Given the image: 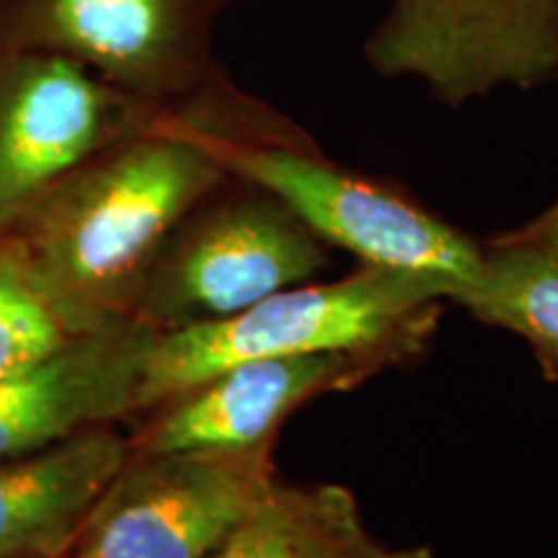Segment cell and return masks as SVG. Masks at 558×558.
<instances>
[{
  "label": "cell",
  "mask_w": 558,
  "mask_h": 558,
  "mask_svg": "<svg viewBox=\"0 0 558 558\" xmlns=\"http://www.w3.org/2000/svg\"><path fill=\"white\" fill-rule=\"evenodd\" d=\"M228 181L190 120L160 117L75 169L0 239L78 331L132 316L158 251Z\"/></svg>",
  "instance_id": "obj_1"
},
{
  "label": "cell",
  "mask_w": 558,
  "mask_h": 558,
  "mask_svg": "<svg viewBox=\"0 0 558 558\" xmlns=\"http://www.w3.org/2000/svg\"><path fill=\"white\" fill-rule=\"evenodd\" d=\"M450 284L429 275L365 267L326 284H292L215 324L158 331L137 393V414L259 357L390 349L411 354L427 337Z\"/></svg>",
  "instance_id": "obj_2"
},
{
  "label": "cell",
  "mask_w": 558,
  "mask_h": 558,
  "mask_svg": "<svg viewBox=\"0 0 558 558\" xmlns=\"http://www.w3.org/2000/svg\"><path fill=\"white\" fill-rule=\"evenodd\" d=\"M228 179L271 194L326 246L365 267L429 275L450 284V300L476 277L481 246L416 202L331 163L298 130L254 122L243 130L190 120Z\"/></svg>",
  "instance_id": "obj_3"
},
{
  "label": "cell",
  "mask_w": 558,
  "mask_h": 558,
  "mask_svg": "<svg viewBox=\"0 0 558 558\" xmlns=\"http://www.w3.org/2000/svg\"><path fill=\"white\" fill-rule=\"evenodd\" d=\"M239 186L222 199L207 197L179 222L132 316L156 331L215 324L329 267V246L282 202Z\"/></svg>",
  "instance_id": "obj_4"
},
{
  "label": "cell",
  "mask_w": 558,
  "mask_h": 558,
  "mask_svg": "<svg viewBox=\"0 0 558 558\" xmlns=\"http://www.w3.org/2000/svg\"><path fill=\"white\" fill-rule=\"evenodd\" d=\"M275 442L251 450L130 452L73 558H209L277 486Z\"/></svg>",
  "instance_id": "obj_5"
},
{
  "label": "cell",
  "mask_w": 558,
  "mask_h": 558,
  "mask_svg": "<svg viewBox=\"0 0 558 558\" xmlns=\"http://www.w3.org/2000/svg\"><path fill=\"white\" fill-rule=\"evenodd\" d=\"M375 73L418 78L448 107L558 78V0H390L365 45Z\"/></svg>",
  "instance_id": "obj_6"
},
{
  "label": "cell",
  "mask_w": 558,
  "mask_h": 558,
  "mask_svg": "<svg viewBox=\"0 0 558 558\" xmlns=\"http://www.w3.org/2000/svg\"><path fill=\"white\" fill-rule=\"evenodd\" d=\"M160 120L68 58H21L0 73V233L41 194Z\"/></svg>",
  "instance_id": "obj_7"
},
{
  "label": "cell",
  "mask_w": 558,
  "mask_h": 558,
  "mask_svg": "<svg viewBox=\"0 0 558 558\" xmlns=\"http://www.w3.org/2000/svg\"><path fill=\"white\" fill-rule=\"evenodd\" d=\"M401 357L407 354L390 349H352L239 362L150 409L156 416L130 439L132 450H251L271 445L300 407L354 388Z\"/></svg>",
  "instance_id": "obj_8"
},
{
  "label": "cell",
  "mask_w": 558,
  "mask_h": 558,
  "mask_svg": "<svg viewBox=\"0 0 558 558\" xmlns=\"http://www.w3.org/2000/svg\"><path fill=\"white\" fill-rule=\"evenodd\" d=\"M156 339L137 316L111 318L0 378V460L137 414Z\"/></svg>",
  "instance_id": "obj_9"
},
{
  "label": "cell",
  "mask_w": 558,
  "mask_h": 558,
  "mask_svg": "<svg viewBox=\"0 0 558 558\" xmlns=\"http://www.w3.org/2000/svg\"><path fill=\"white\" fill-rule=\"evenodd\" d=\"M130 452L128 437L94 427L0 460V558H54L78 541Z\"/></svg>",
  "instance_id": "obj_10"
},
{
  "label": "cell",
  "mask_w": 558,
  "mask_h": 558,
  "mask_svg": "<svg viewBox=\"0 0 558 558\" xmlns=\"http://www.w3.org/2000/svg\"><path fill=\"white\" fill-rule=\"evenodd\" d=\"M45 26L132 96L173 90L192 68L190 0H45Z\"/></svg>",
  "instance_id": "obj_11"
},
{
  "label": "cell",
  "mask_w": 558,
  "mask_h": 558,
  "mask_svg": "<svg viewBox=\"0 0 558 558\" xmlns=\"http://www.w3.org/2000/svg\"><path fill=\"white\" fill-rule=\"evenodd\" d=\"M360 501L339 484H279L209 558H378Z\"/></svg>",
  "instance_id": "obj_12"
},
{
  "label": "cell",
  "mask_w": 558,
  "mask_h": 558,
  "mask_svg": "<svg viewBox=\"0 0 558 558\" xmlns=\"http://www.w3.org/2000/svg\"><path fill=\"white\" fill-rule=\"evenodd\" d=\"M452 303L473 318L518 333L533 344L548 373L558 375V254L507 233L481 246L476 277Z\"/></svg>",
  "instance_id": "obj_13"
},
{
  "label": "cell",
  "mask_w": 558,
  "mask_h": 558,
  "mask_svg": "<svg viewBox=\"0 0 558 558\" xmlns=\"http://www.w3.org/2000/svg\"><path fill=\"white\" fill-rule=\"evenodd\" d=\"M58 303L0 239V378L78 337Z\"/></svg>",
  "instance_id": "obj_14"
},
{
  "label": "cell",
  "mask_w": 558,
  "mask_h": 558,
  "mask_svg": "<svg viewBox=\"0 0 558 558\" xmlns=\"http://www.w3.org/2000/svg\"><path fill=\"white\" fill-rule=\"evenodd\" d=\"M514 233L527 241L541 243V246H546L558 254V202L554 207H548L541 218H535L522 230H514Z\"/></svg>",
  "instance_id": "obj_15"
},
{
  "label": "cell",
  "mask_w": 558,
  "mask_h": 558,
  "mask_svg": "<svg viewBox=\"0 0 558 558\" xmlns=\"http://www.w3.org/2000/svg\"><path fill=\"white\" fill-rule=\"evenodd\" d=\"M378 558H435L432 548L427 546H409V548H383Z\"/></svg>",
  "instance_id": "obj_16"
}]
</instances>
